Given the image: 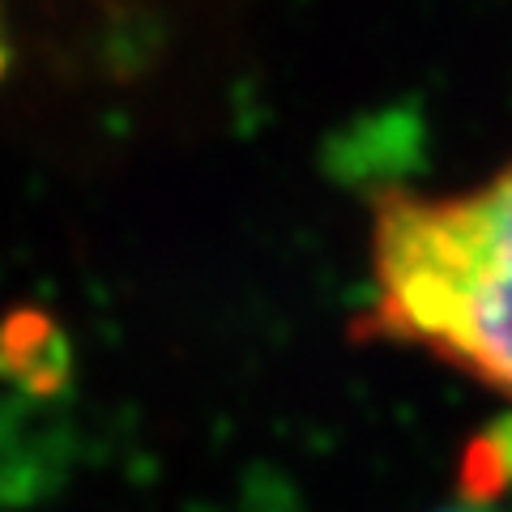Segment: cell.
Wrapping results in <instances>:
<instances>
[{
  "label": "cell",
  "mask_w": 512,
  "mask_h": 512,
  "mask_svg": "<svg viewBox=\"0 0 512 512\" xmlns=\"http://www.w3.org/2000/svg\"><path fill=\"white\" fill-rule=\"evenodd\" d=\"M367 329L512 402V163L461 192H389L372 227Z\"/></svg>",
  "instance_id": "cell-1"
},
{
  "label": "cell",
  "mask_w": 512,
  "mask_h": 512,
  "mask_svg": "<svg viewBox=\"0 0 512 512\" xmlns=\"http://www.w3.org/2000/svg\"><path fill=\"white\" fill-rule=\"evenodd\" d=\"M466 478L474 500H504V495H512V423H504L500 431H491L487 440L470 448Z\"/></svg>",
  "instance_id": "cell-2"
},
{
  "label": "cell",
  "mask_w": 512,
  "mask_h": 512,
  "mask_svg": "<svg viewBox=\"0 0 512 512\" xmlns=\"http://www.w3.org/2000/svg\"><path fill=\"white\" fill-rule=\"evenodd\" d=\"M9 69V35H5V13H0V77Z\"/></svg>",
  "instance_id": "cell-3"
},
{
  "label": "cell",
  "mask_w": 512,
  "mask_h": 512,
  "mask_svg": "<svg viewBox=\"0 0 512 512\" xmlns=\"http://www.w3.org/2000/svg\"><path fill=\"white\" fill-rule=\"evenodd\" d=\"M453 512H491V508H483V504H470V508H453Z\"/></svg>",
  "instance_id": "cell-4"
}]
</instances>
